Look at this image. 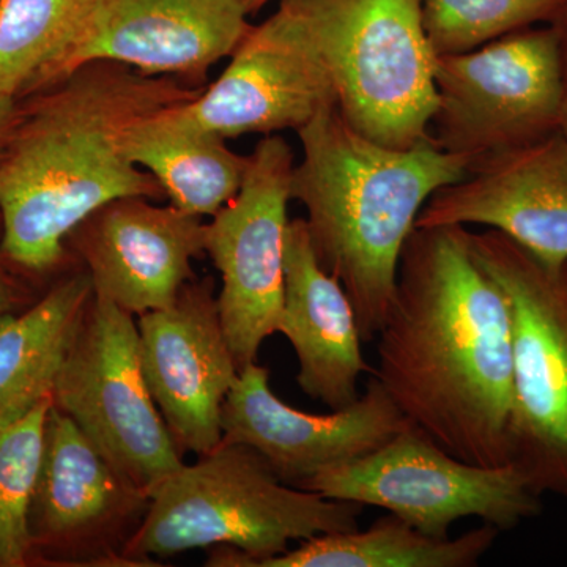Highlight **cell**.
Instances as JSON below:
<instances>
[{"instance_id": "cell-1", "label": "cell", "mask_w": 567, "mask_h": 567, "mask_svg": "<svg viewBox=\"0 0 567 567\" xmlns=\"http://www.w3.org/2000/svg\"><path fill=\"white\" fill-rule=\"evenodd\" d=\"M377 360V382L442 450L466 464L511 465L509 303L473 257L466 227L410 234Z\"/></svg>"}, {"instance_id": "cell-2", "label": "cell", "mask_w": 567, "mask_h": 567, "mask_svg": "<svg viewBox=\"0 0 567 567\" xmlns=\"http://www.w3.org/2000/svg\"><path fill=\"white\" fill-rule=\"evenodd\" d=\"M203 89L115 62H91L20 110L0 155V251L25 270L61 262L65 241L121 197L159 199L162 186L126 155L130 132Z\"/></svg>"}, {"instance_id": "cell-3", "label": "cell", "mask_w": 567, "mask_h": 567, "mask_svg": "<svg viewBox=\"0 0 567 567\" xmlns=\"http://www.w3.org/2000/svg\"><path fill=\"white\" fill-rule=\"evenodd\" d=\"M303 158L290 194L306 208L320 265L344 287L363 341H374L393 300L399 260L432 194L461 181L464 156L427 140L391 148L328 107L298 130Z\"/></svg>"}, {"instance_id": "cell-4", "label": "cell", "mask_w": 567, "mask_h": 567, "mask_svg": "<svg viewBox=\"0 0 567 567\" xmlns=\"http://www.w3.org/2000/svg\"><path fill=\"white\" fill-rule=\"evenodd\" d=\"M361 509L284 484L252 447L221 442L153 488L125 557L153 566L152 557L210 548L205 566L256 567L292 540L357 529Z\"/></svg>"}, {"instance_id": "cell-5", "label": "cell", "mask_w": 567, "mask_h": 567, "mask_svg": "<svg viewBox=\"0 0 567 567\" xmlns=\"http://www.w3.org/2000/svg\"><path fill=\"white\" fill-rule=\"evenodd\" d=\"M279 9L319 54L354 132L391 148L431 140L435 52L421 0H279Z\"/></svg>"}, {"instance_id": "cell-6", "label": "cell", "mask_w": 567, "mask_h": 567, "mask_svg": "<svg viewBox=\"0 0 567 567\" xmlns=\"http://www.w3.org/2000/svg\"><path fill=\"white\" fill-rule=\"evenodd\" d=\"M468 244L509 303L511 465L537 495L567 498V260L540 262L492 229L468 230Z\"/></svg>"}, {"instance_id": "cell-7", "label": "cell", "mask_w": 567, "mask_h": 567, "mask_svg": "<svg viewBox=\"0 0 567 567\" xmlns=\"http://www.w3.org/2000/svg\"><path fill=\"white\" fill-rule=\"evenodd\" d=\"M434 81L431 140L470 163L559 132L561 52L554 24L435 55Z\"/></svg>"}, {"instance_id": "cell-8", "label": "cell", "mask_w": 567, "mask_h": 567, "mask_svg": "<svg viewBox=\"0 0 567 567\" xmlns=\"http://www.w3.org/2000/svg\"><path fill=\"white\" fill-rule=\"evenodd\" d=\"M301 488L324 498L375 506L424 535L450 536L453 524L476 517L499 532L540 513V496L514 465L466 464L410 425L349 464L324 470Z\"/></svg>"}, {"instance_id": "cell-9", "label": "cell", "mask_w": 567, "mask_h": 567, "mask_svg": "<svg viewBox=\"0 0 567 567\" xmlns=\"http://www.w3.org/2000/svg\"><path fill=\"white\" fill-rule=\"evenodd\" d=\"M52 404L148 495L185 462L141 363L134 316L93 293Z\"/></svg>"}, {"instance_id": "cell-10", "label": "cell", "mask_w": 567, "mask_h": 567, "mask_svg": "<svg viewBox=\"0 0 567 567\" xmlns=\"http://www.w3.org/2000/svg\"><path fill=\"white\" fill-rule=\"evenodd\" d=\"M293 167L289 142L265 136L249 155L240 192L205 224V254L221 275L219 319L240 371L278 333Z\"/></svg>"}, {"instance_id": "cell-11", "label": "cell", "mask_w": 567, "mask_h": 567, "mask_svg": "<svg viewBox=\"0 0 567 567\" xmlns=\"http://www.w3.org/2000/svg\"><path fill=\"white\" fill-rule=\"evenodd\" d=\"M148 506L151 495L52 404L29 517L32 550L50 547L73 566H132L126 547Z\"/></svg>"}, {"instance_id": "cell-12", "label": "cell", "mask_w": 567, "mask_h": 567, "mask_svg": "<svg viewBox=\"0 0 567 567\" xmlns=\"http://www.w3.org/2000/svg\"><path fill=\"white\" fill-rule=\"evenodd\" d=\"M410 425L374 377L353 404L312 415L284 404L268 369L251 363L224 402L221 442L252 447L284 484L301 488L324 470L374 453Z\"/></svg>"}, {"instance_id": "cell-13", "label": "cell", "mask_w": 567, "mask_h": 567, "mask_svg": "<svg viewBox=\"0 0 567 567\" xmlns=\"http://www.w3.org/2000/svg\"><path fill=\"white\" fill-rule=\"evenodd\" d=\"M249 14L245 0H91L58 82L91 62L204 80L251 31Z\"/></svg>"}, {"instance_id": "cell-14", "label": "cell", "mask_w": 567, "mask_h": 567, "mask_svg": "<svg viewBox=\"0 0 567 567\" xmlns=\"http://www.w3.org/2000/svg\"><path fill=\"white\" fill-rule=\"evenodd\" d=\"M227 69L193 102L175 112L223 140L308 125L338 106L333 82L297 22L279 9L256 25L230 55Z\"/></svg>"}, {"instance_id": "cell-15", "label": "cell", "mask_w": 567, "mask_h": 567, "mask_svg": "<svg viewBox=\"0 0 567 567\" xmlns=\"http://www.w3.org/2000/svg\"><path fill=\"white\" fill-rule=\"evenodd\" d=\"M137 330L145 380L175 445L182 454L210 453L240 375L210 279L186 284L169 308L140 316Z\"/></svg>"}, {"instance_id": "cell-16", "label": "cell", "mask_w": 567, "mask_h": 567, "mask_svg": "<svg viewBox=\"0 0 567 567\" xmlns=\"http://www.w3.org/2000/svg\"><path fill=\"white\" fill-rule=\"evenodd\" d=\"M486 226L540 262L567 260V137L477 159L464 177L432 194L415 227Z\"/></svg>"}, {"instance_id": "cell-17", "label": "cell", "mask_w": 567, "mask_h": 567, "mask_svg": "<svg viewBox=\"0 0 567 567\" xmlns=\"http://www.w3.org/2000/svg\"><path fill=\"white\" fill-rule=\"evenodd\" d=\"M87 265L93 293L134 317L175 303L205 256V223L175 205L121 197L71 234Z\"/></svg>"}, {"instance_id": "cell-18", "label": "cell", "mask_w": 567, "mask_h": 567, "mask_svg": "<svg viewBox=\"0 0 567 567\" xmlns=\"http://www.w3.org/2000/svg\"><path fill=\"white\" fill-rule=\"evenodd\" d=\"M278 333L292 344L298 386L330 410L360 398L358 383L372 372L361 350L360 327L342 284L317 259L305 218L286 233V289Z\"/></svg>"}, {"instance_id": "cell-19", "label": "cell", "mask_w": 567, "mask_h": 567, "mask_svg": "<svg viewBox=\"0 0 567 567\" xmlns=\"http://www.w3.org/2000/svg\"><path fill=\"white\" fill-rule=\"evenodd\" d=\"M92 298L85 270L55 284L24 315L0 317V431L52 399Z\"/></svg>"}, {"instance_id": "cell-20", "label": "cell", "mask_w": 567, "mask_h": 567, "mask_svg": "<svg viewBox=\"0 0 567 567\" xmlns=\"http://www.w3.org/2000/svg\"><path fill=\"white\" fill-rule=\"evenodd\" d=\"M175 106L137 123L126 137V155L153 175L175 207L199 218L215 216L240 192L249 156L186 122Z\"/></svg>"}, {"instance_id": "cell-21", "label": "cell", "mask_w": 567, "mask_h": 567, "mask_svg": "<svg viewBox=\"0 0 567 567\" xmlns=\"http://www.w3.org/2000/svg\"><path fill=\"white\" fill-rule=\"evenodd\" d=\"M498 533L484 524L458 537H434L390 514L365 532L357 528L301 540L293 550L256 567H475Z\"/></svg>"}, {"instance_id": "cell-22", "label": "cell", "mask_w": 567, "mask_h": 567, "mask_svg": "<svg viewBox=\"0 0 567 567\" xmlns=\"http://www.w3.org/2000/svg\"><path fill=\"white\" fill-rule=\"evenodd\" d=\"M91 0H0V96L48 89Z\"/></svg>"}, {"instance_id": "cell-23", "label": "cell", "mask_w": 567, "mask_h": 567, "mask_svg": "<svg viewBox=\"0 0 567 567\" xmlns=\"http://www.w3.org/2000/svg\"><path fill=\"white\" fill-rule=\"evenodd\" d=\"M52 399L0 431V566L20 567L31 559L29 517L39 480L44 427Z\"/></svg>"}, {"instance_id": "cell-24", "label": "cell", "mask_w": 567, "mask_h": 567, "mask_svg": "<svg viewBox=\"0 0 567 567\" xmlns=\"http://www.w3.org/2000/svg\"><path fill=\"white\" fill-rule=\"evenodd\" d=\"M567 0H421L435 55L476 50L507 33L551 24Z\"/></svg>"}, {"instance_id": "cell-25", "label": "cell", "mask_w": 567, "mask_h": 567, "mask_svg": "<svg viewBox=\"0 0 567 567\" xmlns=\"http://www.w3.org/2000/svg\"><path fill=\"white\" fill-rule=\"evenodd\" d=\"M551 24L557 28L559 52H561V123H559V132L567 137V6Z\"/></svg>"}, {"instance_id": "cell-26", "label": "cell", "mask_w": 567, "mask_h": 567, "mask_svg": "<svg viewBox=\"0 0 567 567\" xmlns=\"http://www.w3.org/2000/svg\"><path fill=\"white\" fill-rule=\"evenodd\" d=\"M21 107L18 106L17 99L11 96H0V155L9 141L11 130L18 121Z\"/></svg>"}, {"instance_id": "cell-27", "label": "cell", "mask_w": 567, "mask_h": 567, "mask_svg": "<svg viewBox=\"0 0 567 567\" xmlns=\"http://www.w3.org/2000/svg\"><path fill=\"white\" fill-rule=\"evenodd\" d=\"M11 305H13V292H11L9 278L0 267V317L9 315Z\"/></svg>"}, {"instance_id": "cell-28", "label": "cell", "mask_w": 567, "mask_h": 567, "mask_svg": "<svg viewBox=\"0 0 567 567\" xmlns=\"http://www.w3.org/2000/svg\"><path fill=\"white\" fill-rule=\"evenodd\" d=\"M270 0H245L246 7H248L249 13H256L260 9H264Z\"/></svg>"}]
</instances>
